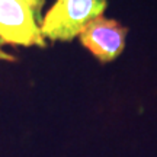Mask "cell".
<instances>
[{
    "label": "cell",
    "mask_w": 157,
    "mask_h": 157,
    "mask_svg": "<svg viewBox=\"0 0 157 157\" xmlns=\"http://www.w3.org/2000/svg\"><path fill=\"white\" fill-rule=\"evenodd\" d=\"M0 42L3 45L47 47L41 25L23 0H0Z\"/></svg>",
    "instance_id": "cell-2"
},
{
    "label": "cell",
    "mask_w": 157,
    "mask_h": 157,
    "mask_svg": "<svg viewBox=\"0 0 157 157\" xmlns=\"http://www.w3.org/2000/svg\"><path fill=\"white\" fill-rule=\"evenodd\" d=\"M106 7L108 0H56L42 17L41 34L51 42L73 41Z\"/></svg>",
    "instance_id": "cell-1"
},
{
    "label": "cell",
    "mask_w": 157,
    "mask_h": 157,
    "mask_svg": "<svg viewBox=\"0 0 157 157\" xmlns=\"http://www.w3.org/2000/svg\"><path fill=\"white\" fill-rule=\"evenodd\" d=\"M127 34L128 29L121 22L99 16L80 32L78 39L101 63H109L122 54Z\"/></svg>",
    "instance_id": "cell-3"
},
{
    "label": "cell",
    "mask_w": 157,
    "mask_h": 157,
    "mask_svg": "<svg viewBox=\"0 0 157 157\" xmlns=\"http://www.w3.org/2000/svg\"><path fill=\"white\" fill-rule=\"evenodd\" d=\"M2 47H3V44L0 42V60H2V61H15V57L10 56L9 52H6Z\"/></svg>",
    "instance_id": "cell-5"
},
{
    "label": "cell",
    "mask_w": 157,
    "mask_h": 157,
    "mask_svg": "<svg viewBox=\"0 0 157 157\" xmlns=\"http://www.w3.org/2000/svg\"><path fill=\"white\" fill-rule=\"evenodd\" d=\"M23 2L31 7V10L34 12V16H35V19H36V22L41 25L42 17H44V15H42V7H44L45 0H23Z\"/></svg>",
    "instance_id": "cell-4"
}]
</instances>
